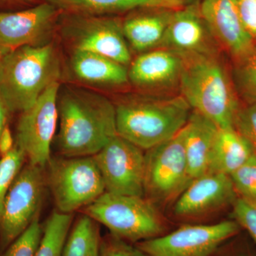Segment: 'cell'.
I'll return each mask as SVG.
<instances>
[{"instance_id":"6da1fadb","label":"cell","mask_w":256,"mask_h":256,"mask_svg":"<svg viewBox=\"0 0 256 256\" xmlns=\"http://www.w3.org/2000/svg\"><path fill=\"white\" fill-rule=\"evenodd\" d=\"M58 151L66 158L94 156L114 136L116 107L100 94L82 89L58 92Z\"/></svg>"},{"instance_id":"7a4b0ae2","label":"cell","mask_w":256,"mask_h":256,"mask_svg":"<svg viewBox=\"0 0 256 256\" xmlns=\"http://www.w3.org/2000/svg\"><path fill=\"white\" fill-rule=\"evenodd\" d=\"M60 77L62 63L53 43L21 47L0 56V100L8 112H22Z\"/></svg>"},{"instance_id":"3957f363","label":"cell","mask_w":256,"mask_h":256,"mask_svg":"<svg viewBox=\"0 0 256 256\" xmlns=\"http://www.w3.org/2000/svg\"><path fill=\"white\" fill-rule=\"evenodd\" d=\"M114 107L118 134L146 150L178 134L192 109L181 95L128 96Z\"/></svg>"},{"instance_id":"277c9868","label":"cell","mask_w":256,"mask_h":256,"mask_svg":"<svg viewBox=\"0 0 256 256\" xmlns=\"http://www.w3.org/2000/svg\"><path fill=\"white\" fill-rule=\"evenodd\" d=\"M180 88L192 110L218 128L234 127L239 106L236 92L218 55L184 57Z\"/></svg>"},{"instance_id":"5b68a950","label":"cell","mask_w":256,"mask_h":256,"mask_svg":"<svg viewBox=\"0 0 256 256\" xmlns=\"http://www.w3.org/2000/svg\"><path fill=\"white\" fill-rule=\"evenodd\" d=\"M84 214L105 226L114 236L131 244L169 232L154 202L144 196L105 192L84 208Z\"/></svg>"},{"instance_id":"8992f818","label":"cell","mask_w":256,"mask_h":256,"mask_svg":"<svg viewBox=\"0 0 256 256\" xmlns=\"http://www.w3.org/2000/svg\"><path fill=\"white\" fill-rule=\"evenodd\" d=\"M48 183L58 212L87 206L106 192L105 184L92 156L50 158Z\"/></svg>"},{"instance_id":"52a82bcc","label":"cell","mask_w":256,"mask_h":256,"mask_svg":"<svg viewBox=\"0 0 256 256\" xmlns=\"http://www.w3.org/2000/svg\"><path fill=\"white\" fill-rule=\"evenodd\" d=\"M62 14L65 16L62 34L72 50L94 52L129 66L132 50L120 18L107 15Z\"/></svg>"},{"instance_id":"ba28073f","label":"cell","mask_w":256,"mask_h":256,"mask_svg":"<svg viewBox=\"0 0 256 256\" xmlns=\"http://www.w3.org/2000/svg\"><path fill=\"white\" fill-rule=\"evenodd\" d=\"M192 181L183 129L174 137L148 150L144 168L146 198L154 203L171 201L180 196Z\"/></svg>"},{"instance_id":"9c48e42d","label":"cell","mask_w":256,"mask_h":256,"mask_svg":"<svg viewBox=\"0 0 256 256\" xmlns=\"http://www.w3.org/2000/svg\"><path fill=\"white\" fill-rule=\"evenodd\" d=\"M240 232V226L235 220L186 224L134 245L149 256H214L222 246Z\"/></svg>"},{"instance_id":"30bf717a","label":"cell","mask_w":256,"mask_h":256,"mask_svg":"<svg viewBox=\"0 0 256 256\" xmlns=\"http://www.w3.org/2000/svg\"><path fill=\"white\" fill-rule=\"evenodd\" d=\"M42 169L25 166L6 194L0 218V254L38 216L44 188Z\"/></svg>"},{"instance_id":"8fae6325","label":"cell","mask_w":256,"mask_h":256,"mask_svg":"<svg viewBox=\"0 0 256 256\" xmlns=\"http://www.w3.org/2000/svg\"><path fill=\"white\" fill-rule=\"evenodd\" d=\"M60 82L50 86L32 107L21 112L16 128V146L30 164L43 168L50 160V144L58 119Z\"/></svg>"},{"instance_id":"7c38bea8","label":"cell","mask_w":256,"mask_h":256,"mask_svg":"<svg viewBox=\"0 0 256 256\" xmlns=\"http://www.w3.org/2000/svg\"><path fill=\"white\" fill-rule=\"evenodd\" d=\"M142 150L117 134L92 156L102 175L106 192L144 196L146 154Z\"/></svg>"},{"instance_id":"4fadbf2b","label":"cell","mask_w":256,"mask_h":256,"mask_svg":"<svg viewBox=\"0 0 256 256\" xmlns=\"http://www.w3.org/2000/svg\"><path fill=\"white\" fill-rule=\"evenodd\" d=\"M62 12L43 1L14 12H0V56L26 46L50 44Z\"/></svg>"},{"instance_id":"5bb4252c","label":"cell","mask_w":256,"mask_h":256,"mask_svg":"<svg viewBox=\"0 0 256 256\" xmlns=\"http://www.w3.org/2000/svg\"><path fill=\"white\" fill-rule=\"evenodd\" d=\"M218 42L194 5L174 10L160 48H168L180 56L218 55Z\"/></svg>"},{"instance_id":"9a60e30c","label":"cell","mask_w":256,"mask_h":256,"mask_svg":"<svg viewBox=\"0 0 256 256\" xmlns=\"http://www.w3.org/2000/svg\"><path fill=\"white\" fill-rule=\"evenodd\" d=\"M236 191L228 175L206 172L194 178L178 196L175 215L182 218L200 216L233 204Z\"/></svg>"},{"instance_id":"2e32d148","label":"cell","mask_w":256,"mask_h":256,"mask_svg":"<svg viewBox=\"0 0 256 256\" xmlns=\"http://www.w3.org/2000/svg\"><path fill=\"white\" fill-rule=\"evenodd\" d=\"M200 12L220 46L236 60L256 44L240 18L237 0H203Z\"/></svg>"},{"instance_id":"e0dca14e","label":"cell","mask_w":256,"mask_h":256,"mask_svg":"<svg viewBox=\"0 0 256 256\" xmlns=\"http://www.w3.org/2000/svg\"><path fill=\"white\" fill-rule=\"evenodd\" d=\"M183 65L182 57L168 48L144 52L128 66L129 82L148 92L172 90L180 86Z\"/></svg>"},{"instance_id":"ac0fdd59","label":"cell","mask_w":256,"mask_h":256,"mask_svg":"<svg viewBox=\"0 0 256 256\" xmlns=\"http://www.w3.org/2000/svg\"><path fill=\"white\" fill-rule=\"evenodd\" d=\"M218 130V126L210 119L192 110L183 128L184 144L192 180L208 172Z\"/></svg>"},{"instance_id":"d6986e66","label":"cell","mask_w":256,"mask_h":256,"mask_svg":"<svg viewBox=\"0 0 256 256\" xmlns=\"http://www.w3.org/2000/svg\"><path fill=\"white\" fill-rule=\"evenodd\" d=\"M173 11L150 9L134 13L124 20L122 28L130 50L140 54L160 48Z\"/></svg>"},{"instance_id":"ffe728a7","label":"cell","mask_w":256,"mask_h":256,"mask_svg":"<svg viewBox=\"0 0 256 256\" xmlns=\"http://www.w3.org/2000/svg\"><path fill=\"white\" fill-rule=\"evenodd\" d=\"M70 66L76 78L96 86L120 87L129 82L128 67L94 52L72 50Z\"/></svg>"},{"instance_id":"44dd1931","label":"cell","mask_w":256,"mask_h":256,"mask_svg":"<svg viewBox=\"0 0 256 256\" xmlns=\"http://www.w3.org/2000/svg\"><path fill=\"white\" fill-rule=\"evenodd\" d=\"M62 14L102 16L131 10H176L186 6L188 0H44Z\"/></svg>"},{"instance_id":"7402d4cb","label":"cell","mask_w":256,"mask_h":256,"mask_svg":"<svg viewBox=\"0 0 256 256\" xmlns=\"http://www.w3.org/2000/svg\"><path fill=\"white\" fill-rule=\"evenodd\" d=\"M255 153L252 146L234 127L218 128L208 172L233 174Z\"/></svg>"},{"instance_id":"603a6c76","label":"cell","mask_w":256,"mask_h":256,"mask_svg":"<svg viewBox=\"0 0 256 256\" xmlns=\"http://www.w3.org/2000/svg\"><path fill=\"white\" fill-rule=\"evenodd\" d=\"M102 240L98 223L82 215L72 224L62 256H100Z\"/></svg>"},{"instance_id":"cb8c5ba5","label":"cell","mask_w":256,"mask_h":256,"mask_svg":"<svg viewBox=\"0 0 256 256\" xmlns=\"http://www.w3.org/2000/svg\"><path fill=\"white\" fill-rule=\"evenodd\" d=\"M72 222V214L53 212L43 227V235L35 256H62Z\"/></svg>"},{"instance_id":"d4e9b609","label":"cell","mask_w":256,"mask_h":256,"mask_svg":"<svg viewBox=\"0 0 256 256\" xmlns=\"http://www.w3.org/2000/svg\"><path fill=\"white\" fill-rule=\"evenodd\" d=\"M235 60L236 90L248 104L256 102V44L246 54Z\"/></svg>"},{"instance_id":"484cf974","label":"cell","mask_w":256,"mask_h":256,"mask_svg":"<svg viewBox=\"0 0 256 256\" xmlns=\"http://www.w3.org/2000/svg\"><path fill=\"white\" fill-rule=\"evenodd\" d=\"M25 158L23 152L16 146L0 160V218L5 198L13 182L21 171Z\"/></svg>"},{"instance_id":"4316f807","label":"cell","mask_w":256,"mask_h":256,"mask_svg":"<svg viewBox=\"0 0 256 256\" xmlns=\"http://www.w3.org/2000/svg\"><path fill=\"white\" fill-rule=\"evenodd\" d=\"M43 235V227L37 216L31 225L6 248L0 256H35Z\"/></svg>"},{"instance_id":"83f0119b","label":"cell","mask_w":256,"mask_h":256,"mask_svg":"<svg viewBox=\"0 0 256 256\" xmlns=\"http://www.w3.org/2000/svg\"><path fill=\"white\" fill-rule=\"evenodd\" d=\"M230 176L236 193L256 200V153Z\"/></svg>"},{"instance_id":"f1b7e54d","label":"cell","mask_w":256,"mask_h":256,"mask_svg":"<svg viewBox=\"0 0 256 256\" xmlns=\"http://www.w3.org/2000/svg\"><path fill=\"white\" fill-rule=\"evenodd\" d=\"M233 204L235 222L246 230L256 246V200L240 196Z\"/></svg>"},{"instance_id":"f546056e","label":"cell","mask_w":256,"mask_h":256,"mask_svg":"<svg viewBox=\"0 0 256 256\" xmlns=\"http://www.w3.org/2000/svg\"><path fill=\"white\" fill-rule=\"evenodd\" d=\"M234 128L245 138L256 153V102L240 108L234 119Z\"/></svg>"},{"instance_id":"4dcf8cb0","label":"cell","mask_w":256,"mask_h":256,"mask_svg":"<svg viewBox=\"0 0 256 256\" xmlns=\"http://www.w3.org/2000/svg\"><path fill=\"white\" fill-rule=\"evenodd\" d=\"M100 256H149L134 244L124 242L112 234L102 238Z\"/></svg>"},{"instance_id":"1f68e13d","label":"cell","mask_w":256,"mask_h":256,"mask_svg":"<svg viewBox=\"0 0 256 256\" xmlns=\"http://www.w3.org/2000/svg\"><path fill=\"white\" fill-rule=\"evenodd\" d=\"M244 26L256 44V0H237Z\"/></svg>"},{"instance_id":"d6a6232c","label":"cell","mask_w":256,"mask_h":256,"mask_svg":"<svg viewBox=\"0 0 256 256\" xmlns=\"http://www.w3.org/2000/svg\"><path fill=\"white\" fill-rule=\"evenodd\" d=\"M214 256H256V255L249 248L234 247V246H227L226 242H225Z\"/></svg>"},{"instance_id":"836d02e7","label":"cell","mask_w":256,"mask_h":256,"mask_svg":"<svg viewBox=\"0 0 256 256\" xmlns=\"http://www.w3.org/2000/svg\"><path fill=\"white\" fill-rule=\"evenodd\" d=\"M44 0H0V10H13L34 6Z\"/></svg>"},{"instance_id":"e575fe53","label":"cell","mask_w":256,"mask_h":256,"mask_svg":"<svg viewBox=\"0 0 256 256\" xmlns=\"http://www.w3.org/2000/svg\"><path fill=\"white\" fill-rule=\"evenodd\" d=\"M14 148L12 134L9 127L6 124L0 136V154L2 156H4Z\"/></svg>"},{"instance_id":"d590c367","label":"cell","mask_w":256,"mask_h":256,"mask_svg":"<svg viewBox=\"0 0 256 256\" xmlns=\"http://www.w3.org/2000/svg\"><path fill=\"white\" fill-rule=\"evenodd\" d=\"M8 111L5 108L2 101L0 100V136L5 126H6V114Z\"/></svg>"}]
</instances>
